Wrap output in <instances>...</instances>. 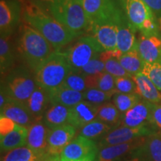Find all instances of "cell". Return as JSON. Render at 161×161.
<instances>
[{"label":"cell","mask_w":161,"mask_h":161,"mask_svg":"<svg viewBox=\"0 0 161 161\" xmlns=\"http://www.w3.org/2000/svg\"><path fill=\"white\" fill-rule=\"evenodd\" d=\"M136 85V93L152 104H161V93L152 80L142 72L132 75Z\"/></svg>","instance_id":"cell-22"},{"label":"cell","mask_w":161,"mask_h":161,"mask_svg":"<svg viewBox=\"0 0 161 161\" xmlns=\"http://www.w3.org/2000/svg\"><path fill=\"white\" fill-rule=\"evenodd\" d=\"M114 20L117 29V46L116 49L122 54L131 51L136 46V30L130 25L125 14L116 7L114 12Z\"/></svg>","instance_id":"cell-12"},{"label":"cell","mask_w":161,"mask_h":161,"mask_svg":"<svg viewBox=\"0 0 161 161\" xmlns=\"http://www.w3.org/2000/svg\"><path fill=\"white\" fill-rule=\"evenodd\" d=\"M23 19L28 25L39 31L55 50L67 45L80 34L68 29L55 17L34 3L24 4Z\"/></svg>","instance_id":"cell-1"},{"label":"cell","mask_w":161,"mask_h":161,"mask_svg":"<svg viewBox=\"0 0 161 161\" xmlns=\"http://www.w3.org/2000/svg\"><path fill=\"white\" fill-rule=\"evenodd\" d=\"M86 81L87 89L96 88L104 92H116L115 77L106 71L97 75L86 76Z\"/></svg>","instance_id":"cell-29"},{"label":"cell","mask_w":161,"mask_h":161,"mask_svg":"<svg viewBox=\"0 0 161 161\" xmlns=\"http://www.w3.org/2000/svg\"><path fill=\"white\" fill-rule=\"evenodd\" d=\"M143 147H142V148H140V149L136 151V156L133 157V158H131L130 159H128V160H125L123 161H149V160L146 159V157H145L143 155V154H142V152H143V149H144Z\"/></svg>","instance_id":"cell-43"},{"label":"cell","mask_w":161,"mask_h":161,"mask_svg":"<svg viewBox=\"0 0 161 161\" xmlns=\"http://www.w3.org/2000/svg\"><path fill=\"white\" fill-rule=\"evenodd\" d=\"M152 128L148 126L130 128L125 126H117L103 136L98 143V148L131 142L139 138L148 136L153 134Z\"/></svg>","instance_id":"cell-10"},{"label":"cell","mask_w":161,"mask_h":161,"mask_svg":"<svg viewBox=\"0 0 161 161\" xmlns=\"http://www.w3.org/2000/svg\"><path fill=\"white\" fill-rule=\"evenodd\" d=\"M152 122L161 129V104H153Z\"/></svg>","instance_id":"cell-42"},{"label":"cell","mask_w":161,"mask_h":161,"mask_svg":"<svg viewBox=\"0 0 161 161\" xmlns=\"http://www.w3.org/2000/svg\"><path fill=\"white\" fill-rule=\"evenodd\" d=\"M149 161H161V131H156L147 138Z\"/></svg>","instance_id":"cell-36"},{"label":"cell","mask_w":161,"mask_h":161,"mask_svg":"<svg viewBox=\"0 0 161 161\" xmlns=\"http://www.w3.org/2000/svg\"><path fill=\"white\" fill-rule=\"evenodd\" d=\"M136 47L141 58L146 63H155L161 60V36H141Z\"/></svg>","instance_id":"cell-20"},{"label":"cell","mask_w":161,"mask_h":161,"mask_svg":"<svg viewBox=\"0 0 161 161\" xmlns=\"http://www.w3.org/2000/svg\"><path fill=\"white\" fill-rule=\"evenodd\" d=\"M142 73L148 76L161 91V60L155 63L145 62Z\"/></svg>","instance_id":"cell-37"},{"label":"cell","mask_w":161,"mask_h":161,"mask_svg":"<svg viewBox=\"0 0 161 161\" xmlns=\"http://www.w3.org/2000/svg\"><path fill=\"white\" fill-rule=\"evenodd\" d=\"M23 7L21 0L0 1V32L1 35H12L19 25Z\"/></svg>","instance_id":"cell-11"},{"label":"cell","mask_w":161,"mask_h":161,"mask_svg":"<svg viewBox=\"0 0 161 161\" xmlns=\"http://www.w3.org/2000/svg\"><path fill=\"white\" fill-rule=\"evenodd\" d=\"M17 124L10 119L1 116L0 118V136H3L14 130Z\"/></svg>","instance_id":"cell-40"},{"label":"cell","mask_w":161,"mask_h":161,"mask_svg":"<svg viewBox=\"0 0 161 161\" xmlns=\"http://www.w3.org/2000/svg\"><path fill=\"white\" fill-rule=\"evenodd\" d=\"M52 17L68 29L81 35L88 29L89 19L82 0H43Z\"/></svg>","instance_id":"cell-3"},{"label":"cell","mask_w":161,"mask_h":161,"mask_svg":"<svg viewBox=\"0 0 161 161\" xmlns=\"http://www.w3.org/2000/svg\"><path fill=\"white\" fill-rule=\"evenodd\" d=\"M28 128L17 125L14 130L0 138L1 151L8 152L27 144Z\"/></svg>","instance_id":"cell-26"},{"label":"cell","mask_w":161,"mask_h":161,"mask_svg":"<svg viewBox=\"0 0 161 161\" xmlns=\"http://www.w3.org/2000/svg\"><path fill=\"white\" fill-rule=\"evenodd\" d=\"M119 60L122 67L131 76L143 70L145 61L141 58L136 46L131 51L122 54L119 57Z\"/></svg>","instance_id":"cell-28"},{"label":"cell","mask_w":161,"mask_h":161,"mask_svg":"<svg viewBox=\"0 0 161 161\" xmlns=\"http://www.w3.org/2000/svg\"><path fill=\"white\" fill-rule=\"evenodd\" d=\"M121 55L122 53L120 52L117 49H114L102 52L99 56L104 64L105 71L114 77H131L119 63V57Z\"/></svg>","instance_id":"cell-27"},{"label":"cell","mask_w":161,"mask_h":161,"mask_svg":"<svg viewBox=\"0 0 161 161\" xmlns=\"http://www.w3.org/2000/svg\"><path fill=\"white\" fill-rule=\"evenodd\" d=\"M12 35H1L0 37V69L1 75L8 72L15 61V46L12 41Z\"/></svg>","instance_id":"cell-24"},{"label":"cell","mask_w":161,"mask_h":161,"mask_svg":"<svg viewBox=\"0 0 161 161\" xmlns=\"http://www.w3.org/2000/svg\"><path fill=\"white\" fill-rule=\"evenodd\" d=\"M153 104L146 100H140L136 105L121 116L119 126L130 128L148 126L152 122Z\"/></svg>","instance_id":"cell-13"},{"label":"cell","mask_w":161,"mask_h":161,"mask_svg":"<svg viewBox=\"0 0 161 161\" xmlns=\"http://www.w3.org/2000/svg\"><path fill=\"white\" fill-rule=\"evenodd\" d=\"M25 104L35 120L42 121L46 112L52 105L49 91L37 84Z\"/></svg>","instance_id":"cell-18"},{"label":"cell","mask_w":161,"mask_h":161,"mask_svg":"<svg viewBox=\"0 0 161 161\" xmlns=\"http://www.w3.org/2000/svg\"><path fill=\"white\" fill-rule=\"evenodd\" d=\"M116 7L108 17L90 23L88 27L92 37L96 38L104 51L116 49L117 29L114 20V12Z\"/></svg>","instance_id":"cell-9"},{"label":"cell","mask_w":161,"mask_h":161,"mask_svg":"<svg viewBox=\"0 0 161 161\" xmlns=\"http://www.w3.org/2000/svg\"><path fill=\"white\" fill-rule=\"evenodd\" d=\"M49 131V128H48L42 121L35 122L28 128L26 145L35 152L37 156L47 152Z\"/></svg>","instance_id":"cell-19"},{"label":"cell","mask_w":161,"mask_h":161,"mask_svg":"<svg viewBox=\"0 0 161 161\" xmlns=\"http://www.w3.org/2000/svg\"><path fill=\"white\" fill-rule=\"evenodd\" d=\"M151 9L156 18L160 21L161 26V0H142Z\"/></svg>","instance_id":"cell-41"},{"label":"cell","mask_w":161,"mask_h":161,"mask_svg":"<svg viewBox=\"0 0 161 161\" xmlns=\"http://www.w3.org/2000/svg\"><path fill=\"white\" fill-rule=\"evenodd\" d=\"M71 71L63 52L55 50L35 70L36 83L50 91L61 85Z\"/></svg>","instance_id":"cell-4"},{"label":"cell","mask_w":161,"mask_h":161,"mask_svg":"<svg viewBox=\"0 0 161 161\" xmlns=\"http://www.w3.org/2000/svg\"><path fill=\"white\" fill-rule=\"evenodd\" d=\"M116 92H104L96 88H88L83 92L84 100L94 105H101L112 98Z\"/></svg>","instance_id":"cell-34"},{"label":"cell","mask_w":161,"mask_h":161,"mask_svg":"<svg viewBox=\"0 0 161 161\" xmlns=\"http://www.w3.org/2000/svg\"><path fill=\"white\" fill-rule=\"evenodd\" d=\"M90 23L108 17L116 7L114 0H82Z\"/></svg>","instance_id":"cell-21"},{"label":"cell","mask_w":161,"mask_h":161,"mask_svg":"<svg viewBox=\"0 0 161 161\" xmlns=\"http://www.w3.org/2000/svg\"><path fill=\"white\" fill-rule=\"evenodd\" d=\"M59 161H60V160H59ZM95 161H96V160H95Z\"/></svg>","instance_id":"cell-44"},{"label":"cell","mask_w":161,"mask_h":161,"mask_svg":"<svg viewBox=\"0 0 161 161\" xmlns=\"http://www.w3.org/2000/svg\"><path fill=\"white\" fill-rule=\"evenodd\" d=\"M128 21L142 36L159 35L156 17L142 0H122Z\"/></svg>","instance_id":"cell-5"},{"label":"cell","mask_w":161,"mask_h":161,"mask_svg":"<svg viewBox=\"0 0 161 161\" xmlns=\"http://www.w3.org/2000/svg\"><path fill=\"white\" fill-rule=\"evenodd\" d=\"M37 154L25 146L8 152L2 161H37Z\"/></svg>","instance_id":"cell-33"},{"label":"cell","mask_w":161,"mask_h":161,"mask_svg":"<svg viewBox=\"0 0 161 161\" xmlns=\"http://www.w3.org/2000/svg\"><path fill=\"white\" fill-rule=\"evenodd\" d=\"M70 108L57 104H52L43 116V122L49 129L69 124Z\"/></svg>","instance_id":"cell-25"},{"label":"cell","mask_w":161,"mask_h":161,"mask_svg":"<svg viewBox=\"0 0 161 161\" xmlns=\"http://www.w3.org/2000/svg\"><path fill=\"white\" fill-rule=\"evenodd\" d=\"M49 93L52 104H60L67 108H72L84 100L83 92L75 91L63 85L50 90Z\"/></svg>","instance_id":"cell-23"},{"label":"cell","mask_w":161,"mask_h":161,"mask_svg":"<svg viewBox=\"0 0 161 161\" xmlns=\"http://www.w3.org/2000/svg\"><path fill=\"white\" fill-rule=\"evenodd\" d=\"M1 116L8 118L19 125L27 128L37 122L25 103L10 98L1 109Z\"/></svg>","instance_id":"cell-16"},{"label":"cell","mask_w":161,"mask_h":161,"mask_svg":"<svg viewBox=\"0 0 161 161\" xmlns=\"http://www.w3.org/2000/svg\"><path fill=\"white\" fill-rule=\"evenodd\" d=\"M115 88L120 93H136V85L132 76L115 78Z\"/></svg>","instance_id":"cell-39"},{"label":"cell","mask_w":161,"mask_h":161,"mask_svg":"<svg viewBox=\"0 0 161 161\" xmlns=\"http://www.w3.org/2000/svg\"><path fill=\"white\" fill-rule=\"evenodd\" d=\"M16 49L18 55L34 72L55 51L49 42L28 24L20 26Z\"/></svg>","instance_id":"cell-2"},{"label":"cell","mask_w":161,"mask_h":161,"mask_svg":"<svg viewBox=\"0 0 161 161\" xmlns=\"http://www.w3.org/2000/svg\"><path fill=\"white\" fill-rule=\"evenodd\" d=\"M98 148L91 139L78 135L73 139L59 155L60 161H95Z\"/></svg>","instance_id":"cell-8"},{"label":"cell","mask_w":161,"mask_h":161,"mask_svg":"<svg viewBox=\"0 0 161 161\" xmlns=\"http://www.w3.org/2000/svg\"><path fill=\"white\" fill-rule=\"evenodd\" d=\"M58 161H59V160H58Z\"/></svg>","instance_id":"cell-45"},{"label":"cell","mask_w":161,"mask_h":161,"mask_svg":"<svg viewBox=\"0 0 161 161\" xmlns=\"http://www.w3.org/2000/svg\"><path fill=\"white\" fill-rule=\"evenodd\" d=\"M121 116L122 114L113 102H105L98 106L97 119L98 120L117 127L119 124Z\"/></svg>","instance_id":"cell-30"},{"label":"cell","mask_w":161,"mask_h":161,"mask_svg":"<svg viewBox=\"0 0 161 161\" xmlns=\"http://www.w3.org/2000/svg\"><path fill=\"white\" fill-rule=\"evenodd\" d=\"M76 128L69 124L49 129L47 152L51 155H60L64 148L73 140Z\"/></svg>","instance_id":"cell-14"},{"label":"cell","mask_w":161,"mask_h":161,"mask_svg":"<svg viewBox=\"0 0 161 161\" xmlns=\"http://www.w3.org/2000/svg\"><path fill=\"white\" fill-rule=\"evenodd\" d=\"M36 86L35 78L25 69L18 68L8 75L1 89L10 99L25 104Z\"/></svg>","instance_id":"cell-6"},{"label":"cell","mask_w":161,"mask_h":161,"mask_svg":"<svg viewBox=\"0 0 161 161\" xmlns=\"http://www.w3.org/2000/svg\"><path fill=\"white\" fill-rule=\"evenodd\" d=\"M104 51L96 38L88 35L80 37L63 53L71 69L78 71Z\"/></svg>","instance_id":"cell-7"},{"label":"cell","mask_w":161,"mask_h":161,"mask_svg":"<svg viewBox=\"0 0 161 161\" xmlns=\"http://www.w3.org/2000/svg\"><path fill=\"white\" fill-rule=\"evenodd\" d=\"M146 137L148 136L139 138L125 143L114 145L100 148L96 161H117L125 154L136 152L140 148L146 146L147 142Z\"/></svg>","instance_id":"cell-15"},{"label":"cell","mask_w":161,"mask_h":161,"mask_svg":"<svg viewBox=\"0 0 161 161\" xmlns=\"http://www.w3.org/2000/svg\"><path fill=\"white\" fill-rule=\"evenodd\" d=\"M66 88H69L72 90L83 92L87 89L86 85V76L82 75L79 72L73 71L68 74L64 83L61 84Z\"/></svg>","instance_id":"cell-35"},{"label":"cell","mask_w":161,"mask_h":161,"mask_svg":"<svg viewBox=\"0 0 161 161\" xmlns=\"http://www.w3.org/2000/svg\"><path fill=\"white\" fill-rule=\"evenodd\" d=\"M98 106L85 100L70 108L69 124L75 128H81L97 119Z\"/></svg>","instance_id":"cell-17"},{"label":"cell","mask_w":161,"mask_h":161,"mask_svg":"<svg viewBox=\"0 0 161 161\" xmlns=\"http://www.w3.org/2000/svg\"><path fill=\"white\" fill-rule=\"evenodd\" d=\"M99 55H98L96 57L92 58L84 67H82L81 69L77 72H79L82 75L87 76L97 75V74L105 71L104 64L103 61L101 60Z\"/></svg>","instance_id":"cell-38"},{"label":"cell","mask_w":161,"mask_h":161,"mask_svg":"<svg viewBox=\"0 0 161 161\" xmlns=\"http://www.w3.org/2000/svg\"><path fill=\"white\" fill-rule=\"evenodd\" d=\"M141 100L137 93H120L116 92L112 97V102L114 104L121 114H125Z\"/></svg>","instance_id":"cell-32"},{"label":"cell","mask_w":161,"mask_h":161,"mask_svg":"<svg viewBox=\"0 0 161 161\" xmlns=\"http://www.w3.org/2000/svg\"><path fill=\"white\" fill-rule=\"evenodd\" d=\"M115 128L116 126L96 119L80 128L79 135L89 139H94L102 135L104 136Z\"/></svg>","instance_id":"cell-31"}]
</instances>
